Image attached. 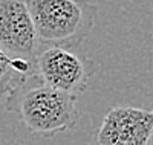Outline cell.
<instances>
[{
  "mask_svg": "<svg viewBox=\"0 0 153 145\" xmlns=\"http://www.w3.org/2000/svg\"><path fill=\"white\" fill-rule=\"evenodd\" d=\"M0 46L11 57L35 63L40 46L26 0H0Z\"/></svg>",
  "mask_w": 153,
  "mask_h": 145,
  "instance_id": "obj_5",
  "label": "cell"
},
{
  "mask_svg": "<svg viewBox=\"0 0 153 145\" xmlns=\"http://www.w3.org/2000/svg\"><path fill=\"white\" fill-rule=\"evenodd\" d=\"M153 112L139 107H113L97 133L98 145H150Z\"/></svg>",
  "mask_w": 153,
  "mask_h": 145,
  "instance_id": "obj_4",
  "label": "cell"
},
{
  "mask_svg": "<svg viewBox=\"0 0 153 145\" xmlns=\"http://www.w3.org/2000/svg\"><path fill=\"white\" fill-rule=\"evenodd\" d=\"M35 75V63L11 57L0 46V98L6 96L17 84Z\"/></svg>",
  "mask_w": 153,
  "mask_h": 145,
  "instance_id": "obj_6",
  "label": "cell"
},
{
  "mask_svg": "<svg viewBox=\"0 0 153 145\" xmlns=\"http://www.w3.org/2000/svg\"><path fill=\"white\" fill-rule=\"evenodd\" d=\"M98 67L92 58L60 46H42L35 54V75L45 84L75 96L87 89Z\"/></svg>",
  "mask_w": 153,
  "mask_h": 145,
  "instance_id": "obj_3",
  "label": "cell"
},
{
  "mask_svg": "<svg viewBox=\"0 0 153 145\" xmlns=\"http://www.w3.org/2000/svg\"><path fill=\"white\" fill-rule=\"evenodd\" d=\"M38 46H80L89 37L100 12L87 0H26Z\"/></svg>",
  "mask_w": 153,
  "mask_h": 145,
  "instance_id": "obj_2",
  "label": "cell"
},
{
  "mask_svg": "<svg viewBox=\"0 0 153 145\" xmlns=\"http://www.w3.org/2000/svg\"><path fill=\"white\" fill-rule=\"evenodd\" d=\"M5 107L17 115L29 131L45 138L74 128L80 119L76 96L45 84L37 75L9 92Z\"/></svg>",
  "mask_w": 153,
  "mask_h": 145,
  "instance_id": "obj_1",
  "label": "cell"
}]
</instances>
